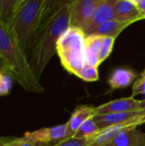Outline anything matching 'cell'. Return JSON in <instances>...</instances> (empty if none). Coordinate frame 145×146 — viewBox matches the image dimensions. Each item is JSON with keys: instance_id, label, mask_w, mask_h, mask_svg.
I'll return each instance as SVG.
<instances>
[{"instance_id": "6da1fadb", "label": "cell", "mask_w": 145, "mask_h": 146, "mask_svg": "<svg viewBox=\"0 0 145 146\" xmlns=\"http://www.w3.org/2000/svg\"><path fill=\"white\" fill-rule=\"evenodd\" d=\"M70 1L47 0L44 17L37 33L28 62L39 80L56 53V44L70 28Z\"/></svg>"}, {"instance_id": "7a4b0ae2", "label": "cell", "mask_w": 145, "mask_h": 146, "mask_svg": "<svg viewBox=\"0 0 145 146\" xmlns=\"http://www.w3.org/2000/svg\"><path fill=\"white\" fill-rule=\"evenodd\" d=\"M0 55L9 73L25 91L37 94L44 92V88L33 74L25 53L9 28L2 23H0Z\"/></svg>"}, {"instance_id": "3957f363", "label": "cell", "mask_w": 145, "mask_h": 146, "mask_svg": "<svg viewBox=\"0 0 145 146\" xmlns=\"http://www.w3.org/2000/svg\"><path fill=\"white\" fill-rule=\"evenodd\" d=\"M47 0H22L7 27L27 59L42 22Z\"/></svg>"}, {"instance_id": "277c9868", "label": "cell", "mask_w": 145, "mask_h": 146, "mask_svg": "<svg viewBox=\"0 0 145 146\" xmlns=\"http://www.w3.org/2000/svg\"><path fill=\"white\" fill-rule=\"evenodd\" d=\"M85 37L83 31L70 27L56 44V54L62 67L75 76L86 65Z\"/></svg>"}, {"instance_id": "5b68a950", "label": "cell", "mask_w": 145, "mask_h": 146, "mask_svg": "<svg viewBox=\"0 0 145 146\" xmlns=\"http://www.w3.org/2000/svg\"><path fill=\"white\" fill-rule=\"evenodd\" d=\"M100 0L70 1V27L85 33Z\"/></svg>"}, {"instance_id": "8992f818", "label": "cell", "mask_w": 145, "mask_h": 146, "mask_svg": "<svg viewBox=\"0 0 145 146\" xmlns=\"http://www.w3.org/2000/svg\"><path fill=\"white\" fill-rule=\"evenodd\" d=\"M23 138L43 145H50L69 139L68 125L65 123L51 127H43L33 132H27L24 134Z\"/></svg>"}, {"instance_id": "52a82bcc", "label": "cell", "mask_w": 145, "mask_h": 146, "mask_svg": "<svg viewBox=\"0 0 145 146\" xmlns=\"http://www.w3.org/2000/svg\"><path fill=\"white\" fill-rule=\"evenodd\" d=\"M143 124H145V115L136 116L125 122L103 129L91 146H106L121 133L131 128H137Z\"/></svg>"}, {"instance_id": "ba28073f", "label": "cell", "mask_w": 145, "mask_h": 146, "mask_svg": "<svg viewBox=\"0 0 145 146\" xmlns=\"http://www.w3.org/2000/svg\"><path fill=\"white\" fill-rule=\"evenodd\" d=\"M115 0H100L94 13L91 22L85 31V36L90 35L97 27L103 24L115 19V13L114 9Z\"/></svg>"}, {"instance_id": "9c48e42d", "label": "cell", "mask_w": 145, "mask_h": 146, "mask_svg": "<svg viewBox=\"0 0 145 146\" xmlns=\"http://www.w3.org/2000/svg\"><path fill=\"white\" fill-rule=\"evenodd\" d=\"M141 100H137L132 97L115 99L109 103L96 107L97 115L125 113L140 110Z\"/></svg>"}, {"instance_id": "30bf717a", "label": "cell", "mask_w": 145, "mask_h": 146, "mask_svg": "<svg viewBox=\"0 0 145 146\" xmlns=\"http://www.w3.org/2000/svg\"><path fill=\"white\" fill-rule=\"evenodd\" d=\"M96 115H97L96 107L81 105L77 109H75L70 119L67 122L69 139L73 138L74 134L76 133V132L79 130V128L83 123H85L86 121L91 118H94Z\"/></svg>"}, {"instance_id": "8fae6325", "label": "cell", "mask_w": 145, "mask_h": 146, "mask_svg": "<svg viewBox=\"0 0 145 146\" xmlns=\"http://www.w3.org/2000/svg\"><path fill=\"white\" fill-rule=\"evenodd\" d=\"M104 37L91 34L85 37L86 64L98 68L101 64L100 55L103 46Z\"/></svg>"}, {"instance_id": "7c38bea8", "label": "cell", "mask_w": 145, "mask_h": 146, "mask_svg": "<svg viewBox=\"0 0 145 146\" xmlns=\"http://www.w3.org/2000/svg\"><path fill=\"white\" fill-rule=\"evenodd\" d=\"M114 9L115 19L132 23L144 20L132 0H115Z\"/></svg>"}, {"instance_id": "4fadbf2b", "label": "cell", "mask_w": 145, "mask_h": 146, "mask_svg": "<svg viewBox=\"0 0 145 146\" xmlns=\"http://www.w3.org/2000/svg\"><path fill=\"white\" fill-rule=\"evenodd\" d=\"M145 115V112L142 110H137L132 112H125V113H116V114H108V115H96L93 119L96 121L98 127L103 130L109 127L125 122L128 120H131L136 116Z\"/></svg>"}, {"instance_id": "5bb4252c", "label": "cell", "mask_w": 145, "mask_h": 146, "mask_svg": "<svg viewBox=\"0 0 145 146\" xmlns=\"http://www.w3.org/2000/svg\"><path fill=\"white\" fill-rule=\"evenodd\" d=\"M138 77L137 73L132 69L118 68H115L108 80L109 86L112 90H118L128 87Z\"/></svg>"}, {"instance_id": "9a60e30c", "label": "cell", "mask_w": 145, "mask_h": 146, "mask_svg": "<svg viewBox=\"0 0 145 146\" xmlns=\"http://www.w3.org/2000/svg\"><path fill=\"white\" fill-rule=\"evenodd\" d=\"M106 146H145V133L137 128H131L118 135Z\"/></svg>"}, {"instance_id": "2e32d148", "label": "cell", "mask_w": 145, "mask_h": 146, "mask_svg": "<svg viewBox=\"0 0 145 146\" xmlns=\"http://www.w3.org/2000/svg\"><path fill=\"white\" fill-rule=\"evenodd\" d=\"M132 24V22L131 21H124L118 19H114L103 24L91 34L99 35L103 37H112L116 38L121 33L122 31H124L127 27Z\"/></svg>"}, {"instance_id": "e0dca14e", "label": "cell", "mask_w": 145, "mask_h": 146, "mask_svg": "<svg viewBox=\"0 0 145 146\" xmlns=\"http://www.w3.org/2000/svg\"><path fill=\"white\" fill-rule=\"evenodd\" d=\"M22 0H0V23L8 27Z\"/></svg>"}, {"instance_id": "ac0fdd59", "label": "cell", "mask_w": 145, "mask_h": 146, "mask_svg": "<svg viewBox=\"0 0 145 146\" xmlns=\"http://www.w3.org/2000/svg\"><path fill=\"white\" fill-rule=\"evenodd\" d=\"M102 131L103 130L98 127L94 119L91 118L80 126L73 138L79 139H91L97 138L102 133Z\"/></svg>"}, {"instance_id": "d6986e66", "label": "cell", "mask_w": 145, "mask_h": 146, "mask_svg": "<svg viewBox=\"0 0 145 146\" xmlns=\"http://www.w3.org/2000/svg\"><path fill=\"white\" fill-rule=\"evenodd\" d=\"M15 80L8 70L0 72V97L7 96L12 91Z\"/></svg>"}, {"instance_id": "ffe728a7", "label": "cell", "mask_w": 145, "mask_h": 146, "mask_svg": "<svg viewBox=\"0 0 145 146\" xmlns=\"http://www.w3.org/2000/svg\"><path fill=\"white\" fill-rule=\"evenodd\" d=\"M81 80L86 82H94L98 80L99 79V73H98V68L92 67L91 65L86 64L83 69L79 73L78 76Z\"/></svg>"}, {"instance_id": "44dd1931", "label": "cell", "mask_w": 145, "mask_h": 146, "mask_svg": "<svg viewBox=\"0 0 145 146\" xmlns=\"http://www.w3.org/2000/svg\"><path fill=\"white\" fill-rule=\"evenodd\" d=\"M95 139L96 138L91 139H79L76 138H70L48 146H91Z\"/></svg>"}, {"instance_id": "7402d4cb", "label": "cell", "mask_w": 145, "mask_h": 146, "mask_svg": "<svg viewBox=\"0 0 145 146\" xmlns=\"http://www.w3.org/2000/svg\"><path fill=\"white\" fill-rule=\"evenodd\" d=\"M115 39L116 38H112V37H104L103 46V50H102V52L100 55V62L101 63L103 62H104L111 54Z\"/></svg>"}, {"instance_id": "603a6c76", "label": "cell", "mask_w": 145, "mask_h": 146, "mask_svg": "<svg viewBox=\"0 0 145 146\" xmlns=\"http://www.w3.org/2000/svg\"><path fill=\"white\" fill-rule=\"evenodd\" d=\"M145 93V74H141L140 78L138 79L132 85V96L134 98L135 96L144 94Z\"/></svg>"}, {"instance_id": "cb8c5ba5", "label": "cell", "mask_w": 145, "mask_h": 146, "mask_svg": "<svg viewBox=\"0 0 145 146\" xmlns=\"http://www.w3.org/2000/svg\"><path fill=\"white\" fill-rule=\"evenodd\" d=\"M8 146H45L40 145L38 143L32 142L31 140L25 139L23 137L21 138H15L13 137L12 139L8 143Z\"/></svg>"}, {"instance_id": "d4e9b609", "label": "cell", "mask_w": 145, "mask_h": 146, "mask_svg": "<svg viewBox=\"0 0 145 146\" xmlns=\"http://www.w3.org/2000/svg\"><path fill=\"white\" fill-rule=\"evenodd\" d=\"M139 13L141 14L143 19H145V0H132Z\"/></svg>"}, {"instance_id": "484cf974", "label": "cell", "mask_w": 145, "mask_h": 146, "mask_svg": "<svg viewBox=\"0 0 145 146\" xmlns=\"http://www.w3.org/2000/svg\"><path fill=\"white\" fill-rule=\"evenodd\" d=\"M13 137H0V146H8V143Z\"/></svg>"}, {"instance_id": "4316f807", "label": "cell", "mask_w": 145, "mask_h": 146, "mask_svg": "<svg viewBox=\"0 0 145 146\" xmlns=\"http://www.w3.org/2000/svg\"><path fill=\"white\" fill-rule=\"evenodd\" d=\"M5 69L7 70V66H6L4 61L3 60V58H2V56L0 55V72L3 71V70H5Z\"/></svg>"}, {"instance_id": "83f0119b", "label": "cell", "mask_w": 145, "mask_h": 146, "mask_svg": "<svg viewBox=\"0 0 145 146\" xmlns=\"http://www.w3.org/2000/svg\"><path fill=\"white\" fill-rule=\"evenodd\" d=\"M140 110L145 112V99L141 100V105H140Z\"/></svg>"}, {"instance_id": "f1b7e54d", "label": "cell", "mask_w": 145, "mask_h": 146, "mask_svg": "<svg viewBox=\"0 0 145 146\" xmlns=\"http://www.w3.org/2000/svg\"><path fill=\"white\" fill-rule=\"evenodd\" d=\"M142 74H145V69L143 71V72H142Z\"/></svg>"}]
</instances>
